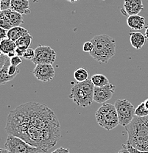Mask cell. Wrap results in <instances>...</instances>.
Masks as SVG:
<instances>
[{
  "instance_id": "obj_27",
  "label": "cell",
  "mask_w": 148,
  "mask_h": 153,
  "mask_svg": "<svg viewBox=\"0 0 148 153\" xmlns=\"http://www.w3.org/2000/svg\"><path fill=\"white\" fill-rule=\"evenodd\" d=\"M93 49H94V44L91 41H86V42L84 43L83 46V52L91 53V52L93 51Z\"/></svg>"
},
{
  "instance_id": "obj_9",
  "label": "cell",
  "mask_w": 148,
  "mask_h": 153,
  "mask_svg": "<svg viewBox=\"0 0 148 153\" xmlns=\"http://www.w3.org/2000/svg\"><path fill=\"white\" fill-rule=\"evenodd\" d=\"M33 74L39 81L47 82L55 77V71L52 64H39L35 67Z\"/></svg>"
},
{
  "instance_id": "obj_15",
  "label": "cell",
  "mask_w": 148,
  "mask_h": 153,
  "mask_svg": "<svg viewBox=\"0 0 148 153\" xmlns=\"http://www.w3.org/2000/svg\"><path fill=\"white\" fill-rule=\"evenodd\" d=\"M30 33L28 30L22 27H13L7 31V38L12 40L13 41H16L22 36H26L27 34Z\"/></svg>"
},
{
  "instance_id": "obj_17",
  "label": "cell",
  "mask_w": 148,
  "mask_h": 153,
  "mask_svg": "<svg viewBox=\"0 0 148 153\" xmlns=\"http://www.w3.org/2000/svg\"><path fill=\"white\" fill-rule=\"evenodd\" d=\"M16 44L15 41H13L9 38L1 40V42H0L1 53L7 55L10 52H16Z\"/></svg>"
},
{
  "instance_id": "obj_3",
  "label": "cell",
  "mask_w": 148,
  "mask_h": 153,
  "mask_svg": "<svg viewBox=\"0 0 148 153\" xmlns=\"http://www.w3.org/2000/svg\"><path fill=\"white\" fill-rule=\"evenodd\" d=\"M91 41L94 44V49L91 56L95 60L107 63L116 53V41L106 34L96 36Z\"/></svg>"
},
{
  "instance_id": "obj_24",
  "label": "cell",
  "mask_w": 148,
  "mask_h": 153,
  "mask_svg": "<svg viewBox=\"0 0 148 153\" xmlns=\"http://www.w3.org/2000/svg\"><path fill=\"white\" fill-rule=\"evenodd\" d=\"M35 55H36V51H35V49L29 47L25 51L23 57L27 60H33L34 59Z\"/></svg>"
},
{
  "instance_id": "obj_16",
  "label": "cell",
  "mask_w": 148,
  "mask_h": 153,
  "mask_svg": "<svg viewBox=\"0 0 148 153\" xmlns=\"http://www.w3.org/2000/svg\"><path fill=\"white\" fill-rule=\"evenodd\" d=\"M5 15L10 19L11 24L13 27H19L24 23V19L22 15L19 13L14 11L10 8L6 10H2Z\"/></svg>"
},
{
  "instance_id": "obj_13",
  "label": "cell",
  "mask_w": 148,
  "mask_h": 153,
  "mask_svg": "<svg viewBox=\"0 0 148 153\" xmlns=\"http://www.w3.org/2000/svg\"><path fill=\"white\" fill-rule=\"evenodd\" d=\"M127 24L130 29L138 31L144 27L145 19L139 15L129 16L127 19Z\"/></svg>"
},
{
  "instance_id": "obj_25",
  "label": "cell",
  "mask_w": 148,
  "mask_h": 153,
  "mask_svg": "<svg viewBox=\"0 0 148 153\" xmlns=\"http://www.w3.org/2000/svg\"><path fill=\"white\" fill-rule=\"evenodd\" d=\"M19 73V68H18V66H13V65L12 64H10V66H9L7 74H8V75L10 76V77L14 79L16 76L18 75Z\"/></svg>"
},
{
  "instance_id": "obj_20",
  "label": "cell",
  "mask_w": 148,
  "mask_h": 153,
  "mask_svg": "<svg viewBox=\"0 0 148 153\" xmlns=\"http://www.w3.org/2000/svg\"><path fill=\"white\" fill-rule=\"evenodd\" d=\"M92 82H93L94 87H103L109 84V79L106 77V76L101 74H94L91 78Z\"/></svg>"
},
{
  "instance_id": "obj_36",
  "label": "cell",
  "mask_w": 148,
  "mask_h": 153,
  "mask_svg": "<svg viewBox=\"0 0 148 153\" xmlns=\"http://www.w3.org/2000/svg\"><path fill=\"white\" fill-rule=\"evenodd\" d=\"M144 105H145L146 108H147V109H148V98H147V99H146V100H144Z\"/></svg>"
},
{
  "instance_id": "obj_8",
  "label": "cell",
  "mask_w": 148,
  "mask_h": 153,
  "mask_svg": "<svg viewBox=\"0 0 148 153\" xmlns=\"http://www.w3.org/2000/svg\"><path fill=\"white\" fill-rule=\"evenodd\" d=\"M36 55L32 61L34 64H53L56 60V52L49 46L39 45L35 49Z\"/></svg>"
},
{
  "instance_id": "obj_35",
  "label": "cell",
  "mask_w": 148,
  "mask_h": 153,
  "mask_svg": "<svg viewBox=\"0 0 148 153\" xmlns=\"http://www.w3.org/2000/svg\"><path fill=\"white\" fill-rule=\"evenodd\" d=\"M144 36H145L146 39L148 40V27L146 28L145 30V33H144Z\"/></svg>"
},
{
  "instance_id": "obj_19",
  "label": "cell",
  "mask_w": 148,
  "mask_h": 153,
  "mask_svg": "<svg viewBox=\"0 0 148 153\" xmlns=\"http://www.w3.org/2000/svg\"><path fill=\"white\" fill-rule=\"evenodd\" d=\"M32 41H33V37H32V36L30 33H28L26 36H22L19 39L17 40L15 43L16 44L17 48L26 50L27 49H28L30 47Z\"/></svg>"
},
{
  "instance_id": "obj_11",
  "label": "cell",
  "mask_w": 148,
  "mask_h": 153,
  "mask_svg": "<svg viewBox=\"0 0 148 153\" xmlns=\"http://www.w3.org/2000/svg\"><path fill=\"white\" fill-rule=\"evenodd\" d=\"M123 7L125 14H128V16L138 15V13L144 10L141 0H125Z\"/></svg>"
},
{
  "instance_id": "obj_23",
  "label": "cell",
  "mask_w": 148,
  "mask_h": 153,
  "mask_svg": "<svg viewBox=\"0 0 148 153\" xmlns=\"http://www.w3.org/2000/svg\"><path fill=\"white\" fill-rule=\"evenodd\" d=\"M135 116H138V117H144V116H148V109L144 105V102L138 105V106L136 108Z\"/></svg>"
},
{
  "instance_id": "obj_21",
  "label": "cell",
  "mask_w": 148,
  "mask_h": 153,
  "mask_svg": "<svg viewBox=\"0 0 148 153\" xmlns=\"http://www.w3.org/2000/svg\"><path fill=\"white\" fill-rule=\"evenodd\" d=\"M89 74L85 68H77L74 73V78L77 82H84L89 79Z\"/></svg>"
},
{
  "instance_id": "obj_29",
  "label": "cell",
  "mask_w": 148,
  "mask_h": 153,
  "mask_svg": "<svg viewBox=\"0 0 148 153\" xmlns=\"http://www.w3.org/2000/svg\"><path fill=\"white\" fill-rule=\"evenodd\" d=\"M10 63L12 65H13V66H19L20 64L22 63V60L21 58V57L18 56V55H16V56L10 58Z\"/></svg>"
},
{
  "instance_id": "obj_18",
  "label": "cell",
  "mask_w": 148,
  "mask_h": 153,
  "mask_svg": "<svg viewBox=\"0 0 148 153\" xmlns=\"http://www.w3.org/2000/svg\"><path fill=\"white\" fill-rule=\"evenodd\" d=\"M10 64V58H8L6 63L2 66L0 67V84L1 85H4V84L7 83V82L13 79L7 74L8 67Z\"/></svg>"
},
{
  "instance_id": "obj_32",
  "label": "cell",
  "mask_w": 148,
  "mask_h": 153,
  "mask_svg": "<svg viewBox=\"0 0 148 153\" xmlns=\"http://www.w3.org/2000/svg\"><path fill=\"white\" fill-rule=\"evenodd\" d=\"M25 51L26 50H25V49H19V48H16V55H18V56L23 57Z\"/></svg>"
},
{
  "instance_id": "obj_7",
  "label": "cell",
  "mask_w": 148,
  "mask_h": 153,
  "mask_svg": "<svg viewBox=\"0 0 148 153\" xmlns=\"http://www.w3.org/2000/svg\"><path fill=\"white\" fill-rule=\"evenodd\" d=\"M4 147L10 153H41L38 148L19 137L9 134L4 143Z\"/></svg>"
},
{
  "instance_id": "obj_31",
  "label": "cell",
  "mask_w": 148,
  "mask_h": 153,
  "mask_svg": "<svg viewBox=\"0 0 148 153\" xmlns=\"http://www.w3.org/2000/svg\"><path fill=\"white\" fill-rule=\"evenodd\" d=\"M7 31L8 30H4L3 28H0V38H1V40L7 38Z\"/></svg>"
},
{
  "instance_id": "obj_37",
  "label": "cell",
  "mask_w": 148,
  "mask_h": 153,
  "mask_svg": "<svg viewBox=\"0 0 148 153\" xmlns=\"http://www.w3.org/2000/svg\"><path fill=\"white\" fill-rule=\"evenodd\" d=\"M66 1H68L69 2H75V1H78V0H66Z\"/></svg>"
},
{
  "instance_id": "obj_14",
  "label": "cell",
  "mask_w": 148,
  "mask_h": 153,
  "mask_svg": "<svg viewBox=\"0 0 148 153\" xmlns=\"http://www.w3.org/2000/svg\"><path fill=\"white\" fill-rule=\"evenodd\" d=\"M130 36V41L132 47L136 49H140L143 47L145 43L146 38L139 32H132L129 34Z\"/></svg>"
},
{
  "instance_id": "obj_28",
  "label": "cell",
  "mask_w": 148,
  "mask_h": 153,
  "mask_svg": "<svg viewBox=\"0 0 148 153\" xmlns=\"http://www.w3.org/2000/svg\"><path fill=\"white\" fill-rule=\"evenodd\" d=\"M1 1V11L6 10L10 8L12 0H0Z\"/></svg>"
},
{
  "instance_id": "obj_33",
  "label": "cell",
  "mask_w": 148,
  "mask_h": 153,
  "mask_svg": "<svg viewBox=\"0 0 148 153\" xmlns=\"http://www.w3.org/2000/svg\"><path fill=\"white\" fill-rule=\"evenodd\" d=\"M117 153H130V152H129L128 149H125V148H122V149H120V150L118 151V152Z\"/></svg>"
},
{
  "instance_id": "obj_10",
  "label": "cell",
  "mask_w": 148,
  "mask_h": 153,
  "mask_svg": "<svg viewBox=\"0 0 148 153\" xmlns=\"http://www.w3.org/2000/svg\"><path fill=\"white\" fill-rule=\"evenodd\" d=\"M115 91V85L111 83L103 87H94V101L99 104L106 103L113 97Z\"/></svg>"
},
{
  "instance_id": "obj_12",
  "label": "cell",
  "mask_w": 148,
  "mask_h": 153,
  "mask_svg": "<svg viewBox=\"0 0 148 153\" xmlns=\"http://www.w3.org/2000/svg\"><path fill=\"white\" fill-rule=\"evenodd\" d=\"M10 9L19 13L22 15H28L31 13L29 0H12Z\"/></svg>"
},
{
  "instance_id": "obj_1",
  "label": "cell",
  "mask_w": 148,
  "mask_h": 153,
  "mask_svg": "<svg viewBox=\"0 0 148 153\" xmlns=\"http://www.w3.org/2000/svg\"><path fill=\"white\" fill-rule=\"evenodd\" d=\"M5 130L45 153L59 141L60 124L55 112L47 105L35 102L24 103L11 111Z\"/></svg>"
},
{
  "instance_id": "obj_6",
  "label": "cell",
  "mask_w": 148,
  "mask_h": 153,
  "mask_svg": "<svg viewBox=\"0 0 148 153\" xmlns=\"http://www.w3.org/2000/svg\"><path fill=\"white\" fill-rule=\"evenodd\" d=\"M114 105L117 109L119 124L122 127L128 126L135 117V107L127 100H117Z\"/></svg>"
},
{
  "instance_id": "obj_2",
  "label": "cell",
  "mask_w": 148,
  "mask_h": 153,
  "mask_svg": "<svg viewBox=\"0 0 148 153\" xmlns=\"http://www.w3.org/2000/svg\"><path fill=\"white\" fill-rule=\"evenodd\" d=\"M125 128L128 135L127 142L139 150L148 151V116H135L133 121Z\"/></svg>"
},
{
  "instance_id": "obj_34",
  "label": "cell",
  "mask_w": 148,
  "mask_h": 153,
  "mask_svg": "<svg viewBox=\"0 0 148 153\" xmlns=\"http://www.w3.org/2000/svg\"><path fill=\"white\" fill-rule=\"evenodd\" d=\"M0 153H10V152H9L8 150H7V149H5V148H1L0 149Z\"/></svg>"
},
{
  "instance_id": "obj_30",
  "label": "cell",
  "mask_w": 148,
  "mask_h": 153,
  "mask_svg": "<svg viewBox=\"0 0 148 153\" xmlns=\"http://www.w3.org/2000/svg\"><path fill=\"white\" fill-rule=\"evenodd\" d=\"M51 153H70V151L69 148L61 146V147L58 148V149H56L55 150H54L53 152H52Z\"/></svg>"
},
{
  "instance_id": "obj_5",
  "label": "cell",
  "mask_w": 148,
  "mask_h": 153,
  "mask_svg": "<svg viewBox=\"0 0 148 153\" xmlns=\"http://www.w3.org/2000/svg\"><path fill=\"white\" fill-rule=\"evenodd\" d=\"M95 116L99 125L108 131L114 130L119 124L118 115L114 105L104 103L97 111Z\"/></svg>"
},
{
  "instance_id": "obj_4",
  "label": "cell",
  "mask_w": 148,
  "mask_h": 153,
  "mask_svg": "<svg viewBox=\"0 0 148 153\" xmlns=\"http://www.w3.org/2000/svg\"><path fill=\"white\" fill-rule=\"evenodd\" d=\"M94 85L91 79H88L84 82H77L71 88L69 97L78 106L86 108L94 101Z\"/></svg>"
},
{
  "instance_id": "obj_26",
  "label": "cell",
  "mask_w": 148,
  "mask_h": 153,
  "mask_svg": "<svg viewBox=\"0 0 148 153\" xmlns=\"http://www.w3.org/2000/svg\"><path fill=\"white\" fill-rule=\"evenodd\" d=\"M122 147L128 149L130 153H148V151H141L139 150V149H136V148L133 147V146H131V145L128 142L125 143V144H122Z\"/></svg>"
},
{
  "instance_id": "obj_22",
  "label": "cell",
  "mask_w": 148,
  "mask_h": 153,
  "mask_svg": "<svg viewBox=\"0 0 148 153\" xmlns=\"http://www.w3.org/2000/svg\"><path fill=\"white\" fill-rule=\"evenodd\" d=\"M0 27L7 30H10L11 28L13 27L10 19L3 11H1V14H0Z\"/></svg>"
}]
</instances>
